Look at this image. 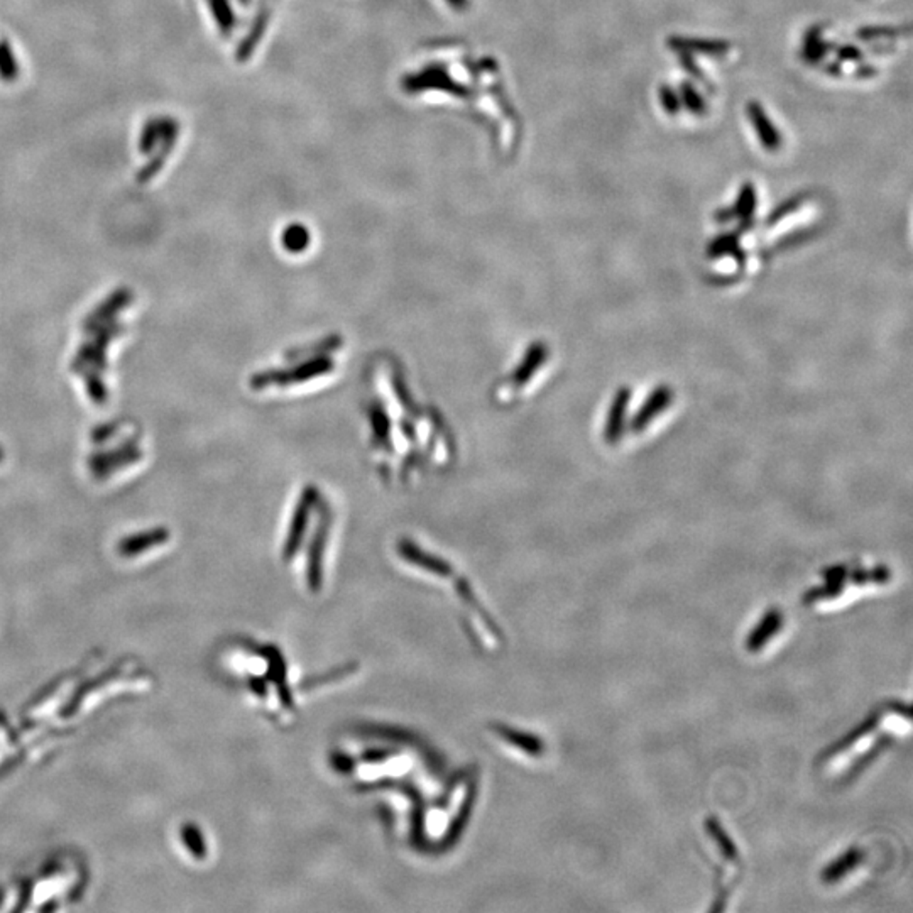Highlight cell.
I'll list each match as a JSON object with an SVG mask.
<instances>
[{
  "label": "cell",
  "instance_id": "obj_1",
  "mask_svg": "<svg viewBox=\"0 0 913 913\" xmlns=\"http://www.w3.org/2000/svg\"><path fill=\"white\" fill-rule=\"evenodd\" d=\"M672 401V391L667 386H659V390L653 391L645 404L638 410L636 417L632 418V431H640L646 429V425L659 415V411Z\"/></svg>",
  "mask_w": 913,
  "mask_h": 913
},
{
  "label": "cell",
  "instance_id": "obj_2",
  "mask_svg": "<svg viewBox=\"0 0 913 913\" xmlns=\"http://www.w3.org/2000/svg\"><path fill=\"white\" fill-rule=\"evenodd\" d=\"M630 398H632V391L628 388H621L614 396V401L609 410L607 427H605V440L609 444L618 442L621 433L624 430V417H626V408L630 403Z\"/></svg>",
  "mask_w": 913,
  "mask_h": 913
},
{
  "label": "cell",
  "instance_id": "obj_3",
  "mask_svg": "<svg viewBox=\"0 0 913 913\" xmlns=\"http://www.w3.org/2000/svg\"><path fill=\"white\" fill-rule=\"evenodd\" d=\"M783 624V616L779 613V609H771L768 611L763 619L758 622V626L754 628V632L748 636L746 640V650L748 651H758L760 648H763L766 645V641L779 632Z\"/></svg>",
  "mask_w": 913,
  "mask_h": 913
},
{
  "label": "cell",
  "instance_id": "obj_4",
  "mask_svg": "<svg viewBox=\"0 0 913 913\" xmlns=\"http://www.w3.org/2000/svg\"><path fill=\"white\" fill-rule=\"evenodd\" d=\"M862 858H864V853H862V851L856 849V847L849 849V851H846L844 854H841V856L837 858V861L831 862V864H829V866L822 872V880H824L825 883H834V881H837L839 878H843V876L849 873L851 870H854V868L860 864L861 861H862Z\"/></svg>",
  "mask_w": 913,
  "mask_h": 913
},
{
  "label": "cell",
  "instance_id": "obj_5",
  "mask_svg": "<svg viewBox=\"0 0 913 913\" xmlns=\"http://www.w3.org/2000/svg\"><path fill=\"white\" fill-rule=\"evenodd\" d=\"M704 825H706V831H707V834H709L712 839L717 843L719 851L723 853V856H724L725 860L733 861V862H738L739 851L736 849V846H734V843L731 841V837H729V835L725 834L724 829L721 827L719 820L715 819V817H707Z\"/></svg>",
  "mask_w": 913,
  "mask_h": 913
},
{
  "label": "cell",
  "instance_id": "obj_6",
  "mask_svg": "<svg viewBox=\"0 0 913 913\" xmlns=\"http://www.w3.org/2000/svg\"><path fill=\"white\" fill-rule=\"evenodd\" d=\"M880 717H881V714H880V712H874V714H872V715H870V717H868L862 724L858 725L856 729H853V731L847 734L846 738L841 739L839 742H835V744L831 746L827 752H824V756H822V758H827V756H831L834 752H843V750H846V748H849L851 744H854L858 739L862 738V736H866L868 733H872L873 729H876L878 723H880Z\"/></svg>",
  "mask_w": 913,
  "mask_h": 913
},
{
  "label": "cell",
  "instance_id": "obj_7",
  "mask_svg": "<svg viewBox=\"0 0 913 913\" xmlns=\"http://www.w3.org/2000/svg\"><path fill=\"white\" fill-rule=\"evenodd\" d=\"M847 577L831 578L827 580L825 586L822 587H814L810 591L804 594V604H814L817 601L822 599H833L837 597L841 592L844 591V580Z\"/></svg>",
  "mask_w": 913,
  "mask_h": 913
},
{
  "label": "cell",
  "instance_id": "obj_8",
  "mask_svg": "<svg viewBox=\"0 0 913 913\" xmlns=\"http://www.w3.org/2000/svg\"><path fill=\"white\" fill-rule=\"evenodd\" d=\"M853 584H866V582H876V584H887L890 580V568L887 567H876L873 570H854L851 576Z\"/></svg>",
  "mask_w": 913,
  "mask_h": 913
},
{
  "label": "cell",
  "instance_id": "obj_9",
  "mask_svg": "<svg viewBox=\"0 0 913 913\" xmlns=\"http://www.w3.org/2000/svg\"><path fill=\"white\" fill-rule=\"evenodd\" d=\"M822 576L825 577V580H831V578L847 577V567L846 565H834L829 567L822 572Z\"/></svg>",
  "mask_w": 913,
  "mask_h": 913
},
{
  "label": "cell",
  "instance_id": "obj_10",
  "mask_svg": "<svg viewBox=\"0 0 913 913\" xmlns=\"http://www.w3.org/2000/svg\"><path fill=\"white\" fill-rule=\"evenodd\" d=\"M2 458H4V454H2V450H0V460H2Z\"/></svg>",
  "mask_w": 913,
  "mask_h": 913
}]
</instances>
